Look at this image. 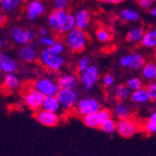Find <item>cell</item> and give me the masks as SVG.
Here are the masks:
<instances>
[{"label": "cell", "instance_id": "12", "mask_svg": "<svg viewBox=\"0 0 156 156\" xmlns=\"http://www.w3.org/2000/svg\"><path fill=\"white\" fill-rule=\"evenodd\" d=\"M146 62V59L141 52H131L126 54L119 58V65L121 68L130 69L132 71L141 70L144 63Z\"/></svg>", "mask_w": 156, "mask_h": 156}, {"label": "cell", "instance_id": "4", "mask_svg": "<svg viewBox=\"0 0 156 156\" xmlns=\"http://www.w3.org/2000/svg\"><path fill=\"white\" fill-rule=\"evenodd\" d=\"M99 79H101V72L95 63H91L86 70L79 73V84L82 86L83 91L91 92L94 87L97 85Z\"/></svg>", "mask_w": 156, "mask_h": 156}, {"label": "cell", "instance_id": "6", "mask_svg": "<svg viewBox=\"0 0 156 156\" xmlns=\"http://www.w3.org/2000/svg\"><path fill=\"white\" fill-rule=\"evenodd\" d=\"M10 36L16 44L23 46V45L31 44L37 37V32L33 29H26L23 26L16 25L11 29Z\"/></svg>", "mask_w": 156, "mask_h": 156}, {"label": "cell", "instance_id": "17", "mask_svg": "<svg viewBox=\"0 0 156 156\" xmlns=\"http://www.w3.org/2000/svg\"><path fill=\"white\" fill-rule=\"evenodd\" d=\"M57 82L60 89H76L79 84V76L72 72H65L58 76Z\"/></svg>", "mask_w": 156, "mask_h": 156}, {"label": "cell", "instance_id": "11", "mask_svg": "<svg viewBox=\"0 0 156 156\" xmlns=\"http://www.w3.org/2000/svg\"><path fill=\"white\" fill-rule=\"evenodd\" d=\"M45 99V95L36 90L34 86L29 87L23 94V103L30 110L37 112L42 108L43 101Z\"/></svg>", "mask_w": 156, "mask_h": 156}, {"label": "cell", "instance_id": "45", "mask_svg": "<svg viewBox=\"0 0 156 156\" xmlns=\"http://www.w3.org/2000/svg\"><path fill=\"white\" fill-rule=\"evenodd\" d=\"M148 1H151V2H152V3H153V2H155L156 0H148Z\"/></svg>", "mask_w": 156, "mask_h": 156}, {"label": "cell", "instance_id": "26", "mask_svg": "<svg viewBox=\"0 0 156 156\" xmlns=\"http://www.w3.org/2000/svg\"><path fill=\"white\" fill-rule=\"evenodd\" d=\"M119 16L121 19V21L126 22V23H136V22L140 21L141 19L140 13L131 8L122 9V10L120 11Z\"/></svg>", "mask_w": 156, "mask_h": 156}, {"label": "cell", "instance_id": "40", "mask_svg": "<svg viewBox=\"0 0 156 156\" xmlns=\"http://www.w3.org/2000/svg\"><path fill=\"white\" fill-rule=\"evenodd\" d=\"M5 24H7V16H5V13L0 9V27H3Z\"/></svg>", "mask_w": 156, "mask_h": 156}, {"label": "cell", "instance_id": "27", "mask_svg": "<svg viewBox=\"0 0 156 156\" xmlns=\"http://www.w3.org/2000/svg\"><path fill=\"white\" fill-rule=\"evenodd\" d=\"M42 108L45 110H48V112H57L58 114V112L61 109V106H60V103L58 101L57 96H45Z\"/></svg>", "mask_w": 156, "mask_h": 156}, {"label": "cell", "instance_id": "37", "mask_svg": "<svg viewBox=\"0 0 156 156\" xmlns=\"http://www.w3.org/2000/svg\"><path fill=\"white\" fill-rule=\"evenodd\" d=\"M145 87L148 92V95H150L151 101H156V81L147 83V85H146Z\"/></svg>", "mask_w": 156, "mask_h": 156}, {"label": "cell", "instance_id": "24", "mask_svg": "<svg viewBox=\"0 0 156 156\" xmlns=\"http://www.w3.org/2000/svg\"><path fill=\"white\" fill-rule=\"evenodd\" d=\"M144 33H145V29H144L142 25H135L133 27H131L129 31L126 34V41L128 43H140L142 37L144 36Z\"/></svg>", "mask_w": 156, "mask_h": 156}, {"label": "cell", "instance_id": "31", "mask_svg": "<svg viewBox=\"0 0 156 156\" xmlns=\"http://www.w3.org/2000/svg\"><path fill=\"white\" fill-rule=\"evenodd\" d=\"M99 130H101V132L106 133V134H112V133H115L116 130H117V120L115 119V118H112V117L108 118V119L101 126Z\"/></svg>", "mask_w": 156, "mask_h": 156}, {"label": "cell", "instance_id": "34", "mask_svg": "<svg viewBox=\"0 0 156 156\" xmlns=\"http://www.w3.org/2000/svg\"><path fill=\"white\" fill-rule=\"evenodd\" d=\"M101 84L106 89H109V87H114L116 85V78H115L114 74L112 73H106L103 79H101Z\"/></svg>", "mask_w": 156, "mask_h": 156}, {"label": "cell", "instance_id": "19", "mask_svg": "<svg viewBox=\"0 0 156 156\" xmlns=\"http://www.w3.org/2000/svg\"><path fill=\"white\" fill-rule=\"evenodd\" d=\"M112 112L115 116V118L118 120L128 119V118L132 117V110L126 104V101H118L117 104L115 105Z\"/></svg>", "mask_w": 156, "mask_h": 156}, {"label": "cell", "instance_id": "5", "mask_svg": "<svg viewBox=\"0 0 156 156\" xmlns=\"http://www.w3.org/2000/svg\"><path fill=\"white\" fill-rule=\"evenodd\" d=\"M101 107V103L97 97L94 96H84L82 98H79L76 106L74 108V112L81 118L85 117L87 115H91L93 112L99 110Z\"/></svg>", "mask_w": 156, "mask_h": 156}, {"label": "cell", "instance_id": "33", "mask_svg": "<svg viewBox=\"0 0 156 156\" xmlns=\"http://www.w3.org/2000/svg\"><path fill=\"white\" fill-rule=\"evenodd\" d=\"M91 63H92L91 57H89V56H82L78 60V62H76V71L79 73L83 72L84 70H86L91 66Z\"/></svg>", "mask_w": 156, "mask_h": 156}, {"label": "cell", "instance_id": "39", "mask_svg": "<svg viewBox=\"0 0 156 156\" xmlns=\"http://www.w3.org/2000/svg\"><path fill=\"white\" fill-rule=\"evenodd\" d=\"M136 3L141 9L143 10H150L152 7V2L148 0H136Z\"/></svg>", "mask_w": 156, "mask_h": 156}, {"label": "cell", "instance_id": "46", "mask_svg": "<svg viewBox=\"0 0 156 156\" xmlns=\"http://www.w3.org/2000/svg\"><path fill=\"white\" fill-rule=\"evenodd\" d=\"M154 61L156 62V52H155V57H154Z\"/></svg>", "mask_w": 156, "mask_h": 156}, {"label": "cell", "instance_id": "15", "mask_svg": "<svg viewBox=\"0 0 156 156\" xmlns=\"http://www.w3.org/2000/svg\"><path fill=\"white\" fill-rule=\"evenodd\" d=\"M46 7L42 0H30L26 5V16L30 21H35L42 16H44Z\"/></svg>", "mask_w": 156, "mask_h": 156}, {"label": "cell", "instance_id": "42", "mask_svg": "<svg viewBox=\"0 0 156 156\" xmlns=\"http://www.w3.org/2000/svg\"><path fill=\"white\" fill-rule=\"evenodd\" d=\"M103 3H107V5H119V3L123 2L125 0H98Z\"/></svg>", "mask_w": 156, "mask_h": 156}, {"label": "cell", "instance_id": "30", "mask_svg": "<svg viewBox=\"0 0 156 156\" xmlns=\"http://www.w3.org/2000/svg\"><path fill=\"white\" fill-rule=\"evenodd\" d=\"M95 37L99 43L106 44V43H109L112 39V33L105 26H101L95 31Z\"/></svg>", "mask_w": 156, "mask_h": 156}, {"label": "cell", "instance_id": "36", "mask_svg": "<svg viewBox=\"0 0 156 156\" xmlns=\"http://www.w3.org/2000/svg\"><path fill=\"white\" fill-rule=\"evenodd\" d=\"M49 48L54 52L58 54V55H63V54H65V51H66V48H67V46H66V43L62 42V41H56L55 44L52 45L51 47H49Z\"/></svg>", "mask_w": 156, "mask_h": 156}, {"label": "cell", "instance_id": "44", "mask_svg": "<svg viewBox=\"0 0 156 156\" xmlns=\"http://www.w3.org/2000/svg\"><path fill=\"white\" fill-rule=\"evenodd\" d=\"M3 45H5V41H3L2 37L0 36V50H1V48L3 47Z\"/></svg>", "mask_w": 156, "mask_h": 156}, {"label": "cell", "instance_id": "20", "mask_svg": "<svg viewBox=\"0 0 156 156\" xmlns=\"http://www.w3.org/2000/svg\"><path fill=\"white\" fill-rule=\"evenodd\" d=\"M140 72L141 78L145 80L147 83L156 81V62L155 61H146L140 70Z\"/></svg>", "mask_w": 156, "mask_h": 156}, {"label": "cell", "instance_id": "3", "mask_svg": "<svg viewBox=\"0 0 156 156\" xmlns=\"http://www.w3.org/2000/svg\"><path fill=\"white\" fill-rule=\"evenodd\" d=\"M87 42H89L87 34L85 33V31L78 29V27L71 30L65 36L66 46L73 54L83 52L87 46Z\"/></svg>", "mask_w": 156, "mask_h": 156}, {"label": "cell", "instance_id": "41", "mask_svg": "<svg viewBox=\"0 0 156 156\" xmlns=\"http://www.w3.org/2000/svg\"><path fill=\"white\" fill-rule=\"evenodd\" d=\"M46 35H48V29L47 27L42 26L37 30V36H46Z\"/></svg>", "mask_w": 156, "mask_h": 156}, {"label": "cell", "instance_id": "28", "mask_svg": "<svg viewBox=\"0 0 156 156\" xmlns=\"http://www.w3.org/2000/svg\"><path fill=\"white\" fill-rule=\"evenodd\" d=\"M142 130L147 134H156V110L152 112L144 123H142Z\"/></svg>", "mask_w": 156, "mask_h": 156}, {"label": "cell", "instance_id": "18", "mask_svg": "<svg viewBox=\"0 0 156 156\" xmlns=\"http://www.w3.org/2000/svg\"><path fill=\"white\" fill-rule=\"evenodd\" d=\"M74 20H76V27L86 31L91 24V13L86 9H80L74 13Z\"/></svg>", "mask_w": 156, "mask_h": 156}, {"label": "cell", "instance_id": "16", "mask_svg": "<svg viewBox=\"0 0 156 156\" xmlns=\"http://www.w3.org/2000/svg\"><path fill=\"white\" fill-rule=\"evenodd\" d=\"M19 69V62L12 56L7 52L0 51V72L5 73L16 72Z\"/></svg>", "mask_w": 156, "mask_h": 156}, {"label": "cell", "instance_id": "7", "mask_svg": "<svg viewBox=\"0 0 156 156\" xmlns=\"http://www.w3.org/2000/svg\"><path fill=\"white\" fill-rule=\"evenodd\" d=\"M33 86L36 90H38L41 93L44 94L45 96H56L58 91L60 90L57 79H54L48 76L37 78L33 82Z\"/></svg>", "mask_w": 156, "mask_h": 156}, {"label": "cell", "instance_id": "14", "mask_svg": "<svg viewBox=\"0 0 156 156\" xmlns=\"http://www.w3.org/2000/svg\"><path fill=\"white\" fill-rule=\"evenodd\" d=\"M18 57L24 63H34L39 58V51L32 44L23 45L19 48Z\"/></svg>", "mask_w": 156, "mask_h": 156}, {"label": "cell", "instance_id": "9", "mask_svg": "<svg viewBox=\"0 0 156 156\" xmlns=\"http://www.w3.org/2000/svg\"><path fill=\"white\" fill-rule=\"evenodd\" d=\"M112 116V112L108 108H101L97 112L91 115H87L85 117H82V122L85 127L91 129H99L101 126L106 121L108 118Z\"/></svg>", "mask_w": 156, "mask_h": 156}, {"label": "cell", "instance_id": "1", "mask_svg": "<svg viewBox=\"0 0 156 156\" xmlns=\"http://www.w3.org/2000/svg\"><path fill=\"white\" fill-rule=\"evenodd\" d=\"M47 23L52 31L59 35H66L76 27L74 14L67 12L66 10H58V9H55L49 13Z\"/></svg>", "mask_w": 156, "mask_h": 156}, {"label": "cell", "instance_id": "2", "mask_svg": "<svg viewBox=\"0 0 156 156\" xmlns=\"http://www.w3.org/2000/svg\"><path fill=\"white\" fill-rule=\"evenodd\" d=\"M39 63L43 66L44 69H46L49 72H59L63 69L66 66V58L63 55H58L54 52L49 47L43 48L39 51Z\"/></svg>", "mask_w": 156, "mask_h": 156}, {"label": "cell", "instance_id": "10", "mask_svg": "<svg viewBox=\"0 0 156 156\" xmlns=\"http://www.w3.org/2000/svg\"><path fill=\"white\" fill-rule=\"evenodd\" d=\"M56 96L60 103L61 109L67 112L74 109L79 101V94L76 89H60Z\"/></svg>", "mask_w": 156, "mask_h": 156}, {"label": "cell", "instance_id": "8", "mask_svg": "<svg viewBox=\"0 0 156 156\" xmlns=\"http://www.w3.org/2000/svg\"><path fill=\"white\" fill-rule=\"evenodd\" d=\"M142 131V123H140L134 118H128V119L117 120V130L116 132L121 138L129 139L138 132Z\"/></svg>", "mask_w": 156, "mask_h": 156}, {"label": "cell", "instance_id": "38", "mask_svg": "<svg viewBox=\"0 0 156 156\" xmlns=\"http://www.w3.org/2000/svg\"><path fill=\"white\" fill-rule=\"evenodd\" d=\"M69 0H54V8L58 10H66Z\"/></svg>", "mask_w": 156, "mask_h": 156}, {"label": "cell", "instance_id": "29", "mask_svg": "<svg viewBox=\"0 0 156 156\" xmlns=\"http://www.w3.org/2000/svg\"><path fill=\"white\" fill-rule=\"evenodd\" d=\"M22 0H0V9L5 13H13L18 10Z\"/></svg>", "mask_w": 156, "mask_h": 156}, {"label": "cell", "instance_id": "25", "mask_svg": "<svg viewBox=\"0 0 156 156\" xmlns=\"http://www.w3.org/2000/svg\"><path fill=\"white\" fill-rule=\"evenodd\" d=\"M3 85L7 90H16L21 86V79L19 78V76L16 72L12 73H5L3 76Z\"/></svg>", "mask_w": 156, "mask_h": 156}, {"label": "cell", "instance_id": "23", "mask_svg": "<svg viewBox=\"0 0 156 156\" xmlns=\"http://www.w3.org/2000/svg\"><path fill=\"white\" fill-rule=\"evenodd\" d=\"M130 101L135 105H144L150 103L151 98H150V95H148V92L145 86L142 87V89L136 90V91H132Z\"/></svg>", "mask_w": 156, "mask_h": 156}, {"label": "cell", "instance_id": "22", "mask_svg": "<svg viewBox=\"0 0 156 156\" xmlns=\"http://www.w3.org/2000/svg\"><path fill=\"white\" fill-rule=\"evenodd\" d=\"M140 44L146 49H156V27L146 30Z\"/></svg>", "mask_w": 156, "mask_h": 156}, {"label": "cell", "instance_id": "43", "mask_svg": "<svg viewBox=\"0 0 156 156\" xmlns=\"http://www.w3.org/2000/svg\"><path fill=\"white\" fill-rule=\"evenodd\" d=\"M148 14L154 21H156V5H152L151 9L148 10Z\"/></svg>", "mask_w": 156, "mask_h": 156}, {"label": "cell", "instance_id": "32", "mask_svg": "<svg viewBox=\"0 0 156 156\" xmlns=\"http://www.w3.org/2000/svg\"><path fill=\"white\" fill-rule=\"evenodd\" d=\"M126 85H127L131 91H136V90L144 87L143 79L140 78V76H131V78L127 79Z\"/></svg>", "mask_w": 156, "mask_h": 156}, {"label": "cell", "instance_id": "35", "mask_svg": "<svg viewBox=\"0 0 156 156\" xmlns=\"http://www.w3.org/2000/svg\"><path fill=\"white\" fill-rule=\"evenodd\" d=\"M56 41H57V39L54 38V37H51V36H49V35H46V36H38V39H37L38 44L42 45V46H44V48L51 47L52 45L55 44Z\"/></svg>", "mask_w": 156, "mask_h": 156}, {"label": "cell", "instance_id": "21", "mask_svg": "<svg viewBox=\"0 0 156 156\" xmlns=\"http://www.w3.org/2000/svg\"><path fill=\"white\" fill-rule=\"evenodd\" d=\"M131 93L132 91L126 85V83L115 85L114 90H112V96L117 103L118 101H127L128 99H130Z\"/></svg>", "mask_w": 156, "mask_h": 156}, {"label": "cell", "instance_id": "13", "mask_svg": "<svg viewBox=\"0 0 156 156\" xmlns=\"http://www.w3.org/2000/svg\"><path fill=\"white\" fill-rule=\"evenodd\" d=\"M34 118H35V120H36L39 125L48 128L56 127L60 122V117L57 112H48V110H45L43 108L35 112Z\"/></svg>", "mask_w": 156, "mask_h": 156}]
</instances>
